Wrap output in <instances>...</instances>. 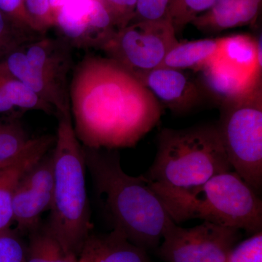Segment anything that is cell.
Wrapping results in <instances>:
<instances>
[{
    "label": "cell",
    "mask_w": 262,
    "mask_h": 262,
    "mask_svg": "<svg viewBox=\"0 0 262 262\" xmlns=\"http://www.w3.org/2000/svg\"><path fill=\"white\" fill-rule=\"evenodd\" d=\"M76 135L86 147H133L160 121L163 106L141 81L116 61L84 56L69 84Z\"/></svg>",
    "instance_id": "1"
},
{
    "label": "cell",
    "mask_w": 262,
    "mask_h": 262,
    "mask_svg": "<svg viewBox=\"0 0 262 262\" xmlns=\"http://www.w3.org/2000/svg\"><path fill=\"white\" fill-rule=\"evenodd\" d=\"M83 147L95 192L113 230L146 251L158 248L176 223L145 177L125 173L117 151Z\"/></svg>",
    "instance_id": "2"
},
{
    "label": "cell",
    "mask_w": 262,
    "mask_h": 262,
    "mask_svg": "<svg viewBox=\"0 0 262 262\" xmlns=\"http://www.w3.org/2000/svg\"><path fill=\"white\" fill-rule=\"evenodd\" d=\"M217 124L164 128L154 162L144 176L164 206L232 170Z\"/></svg>",
    "instance_id": "3"
},
{
    "label": "cell",
    "mask_w": 262,
    "mask_h": 262,
    "mask_svg": "<svg viewBox=\"0 0 262 262\" xmlns=\"http://www.w3.org/2000/svg\"><path fill=\"white\" fill-rule=\"evenodd\" d=\"M56 117L58 129L52 150L54 188L46 224L62 246L78 256L93 228L86 189L87 166L83 145L76 135L70 110Z\"/></svg>",
    "instance_id": "4"
},
{
    "label": "cell",
    "mask_w": 262,
    "mask_h": 262,
    "mask_svg": "<svg viewBox=\"0 0 262 262\" xmlns=\"http://www.w3.org/2000/svg\"><path fill=\"white\" fill-rule=\"evenodd\" d=\"M165 207L176 224L200 219L251 235L261 232V200L234 170L212 177Z\"/></svg>",
    "instance_id": "5"
},
{
    "label": "cell",
    "mask_w": 262,
    "mask_h": 262,
    "mask_svg": "<svg viewBox=\"0 0 262 262\" xmlns=\"http://www.w3.org/2000/svg\"><path fill=\"white\" fill-rule=\"evenodd\" d=\"M72 48L61 37L42 35L12 52L0 64L51 105L56 116L70 110L69 75L73 69Z\"/></svg>",
    "instance_id": "6"
},
{
    "label": "cell",
    "mask_w": 262,
    "mask_h": 262,
    "mask_svg": "<svg viewBox=\"0 0 262 262\" xmlns=\"http://www.w3.org/2000/svg\"><path fill=\"white\" fill-rule=\"evenodd\" d=\"M217 123L231 167L258 193L262 187V85L222 103Z\"/></svg>",
    "instance_id": "7"
},
{
    "label": "cell",
    "mask_w": 262,
    "mask_h": 262,
    "mask_svg": "<svg viewBox=\"0 0 262 262\" xmlns=\"http://www.w3.org/2000/svg\"><path fill=\"white\" fill-rule=\"evenodd\" d=\"M179 42L170 19L165 18L133 22L117 29L100 50L139 80L161 67L168 52Z\"/></svg>",
    "instance_id": "8"
},
{
    "label": "cell",
    "mask_w": 262,
    "mask_h": 262,
    "mask_svg": "<svg viewBox=\"0 0 262 262\" xmlns=\"http://www.w3.org/2000/svg\"><path fill=\"white\" fill-rule=\"evenodd\" d=\"M241 230L203 221L190 228L172 226L158 246L165 262H226Z\"/></svg>",
    "instance_id": "9"
},
{
    "label": "cell",
    "mask_w": 262,
    "mask_h": 262,
    "mask_svg": "<svg viewBox=\"0 0 262 262\" xmlns=\"http://www.w3.org/2000/svg\"><path fill=\"white\" fill-rule=\"evenodd\" d=\"M55 19L60 37L72 48L100 50L116 30L101 0H67Z\"/></svg>",
    "instance_id": "10"
},
{
    "label": "cell",
    "mask_w": 262,
    "mask_h": 262,
    "mask_svg": "<svg viewBox=\"0 0 262 262\" xmlns=\"http://www.w3.org/2000/svg\"><path fill=\"white\" fill-rule=\"evenodd\" d=\"M54 188L53 154L48 152L20 179L13 198V222L20 234H29L50 211Z\"/></svg>",
    "instance_id": "11"
},
{
    "label": "cell",
    "mask_w": 262,
    "mask_h": 262,
    "mask_svg": "<svg viewBox=\"0 0 262 262\" xmlns=\"http://www.w3.org/2000/svg\"><path fill=\"white\" fill-rule=\"evenodd\" d=\"M139 81L162 106L178 115L198 107L207 98L199 81L194 80L185 71L161 66L147 72Z\"/></svg>",
    "instance_id": "12"
},
{
    "label": "cell",
    "mask_w": 262,
    "mask_h": 262,
    "mask_svg": "<svg viewBox=\"0 0 262 262\" xmlns=\"http://www.w3.org/2000/svg\"><path fill=\"white\" fill-rule=\"evenodd\" d=\"M55 141L56 136L51 135L32 138L16 161L0 169V232L10 228L13 223V198L19 180L27 170L47 154L54 145Z\"/></svg>",
    "instance_id": "13"
},
{
    "label": "cell",
    "mask_w": 262,
    "mask_h": 262,
    "mask_svg": "<svg viewBox=\"0 0 262 262\" xmlns=\"http://www.w3.org/2000/svg\"><path fill=\"white\" fill-rule=\"evenodd\" d=\"M200 81L207 97L219 106L246 94L261 84V78H255L236 70L215 57L200 72Z\"/></svg>",
    "instance_id": "14"
},
{
    "label": "cell",
    "mask_w": 262,
    "mask_h": 262,
    "mask_svg": "<svg viewBox=\"0 0 262 262\" xmlns=\"http://www.w3.org/2000/svg\"><path fill=\"white\" fill-rule=\"evenodd\" d=\"M262 0H217L191 24L206 34L253 25L261 11Z\"/></svg>",
    "instance_id": "15"
},
{
    "label": "cell",
    "mask_w": 262,
    "mask_h": 262,
    "mask_svg": "<svg viewBox=\"0 0 262 262\" xmlns=\"http://www.w3.org/2000/svg\"><path fill=\"white\" fill-rule=\"evenodd\" d=\"M78 262H151L145 250L127 241L122 234L91 233L78 256Z\"/></svg>",
    "instance_id": "16"
},
{
    "label": "cell",
    "mask_w": 262,
    "mask_h": 262,
    "mask_svg": "<svg viewBox=\"0 0 262 262\" xmlns=\"http://www.w3.org/2000/svg\"><path fill=\"white\" fill-rule=\"evenodd\" d=\"M261 34H247L220 37V46L214 56L246 75L261 78Z\"/></svg>",
    "instance_id": "17"
},
{
    "label": "cell",
    "mask_w": 262,
    "mask_h": 262,
    "mask_svg": "<svg viewBox=\"0 0 262 262\" xmlns=\"http://www.w3.org/2000/svg\"><path fill=\"white\" fill-rule=\"evenodd\" d=\"M220 37L179 42L170 51L162 67L200 72L219 51Z\"/></svg>",
    "instance_id": "18"
},
{
    "label": "cell",
    "mask_w": 262,
    "mask_h": 262,
    "mask_svg": "<svg viewBox=\"0 0 262 262\" xmlns=\"http://www.w3.org/2000/svg\"><path fill=\"white\" fill-rule=\"evenodd\" d=\"M27 262H78V256L67 251L41 222L29 232Z\"/></svg>",
    "instance_id": "19"
},
{
    "label": "cell",
    "mask_w": 262,
    "mask_h": 262,
    "mask_svg": "<svg viewBox=\"0 0 262 262\" xmlns=\"http://www.w3.org/2000/svg\"><path fill=\"white\" fill-rule=\"evenodd\" d=\"M32 139L19 117H0V169L16 161Z\"/></svg>",
    "instance_id": "20"
},
{
    "label": "cell",
    "mask_w": 262,
    "mask_h": 262,
    "mask_svg": "<svg viewBox=\"0 0 262 262\" xmlns=\"http://www.w3.org/2000/svg\"><path fill=\"white\" fill-rule=\"evenodd\" d=\"M0 87L7 98L18 111L38 110L48 115H56L54 108L43 101L32 90L13 77L0 64Z\"/></svg>",
    "instance_id": "21"
},
{
    "label": "cell",
    "mask_w": 262,
    "mask_h": 262,
    "mask_svg": "<svg viewBox=\"0 0 262 262\" xmlns=\"http://www.w3.org/2000/svg\"><path fill=\"white\" fill-rule=\"evenodd\" d=\"M42 35L0 11V62L12 52Z\"/></svg>",
    "instance_id": "22"
},
{
    "label": "cell",
    "mask_w": 262,
    "mask_h": 262,
    "mask_svg": "<svg viewBox=\"0 0 262 262\" xmlns=\"http://www.w3.org/2000/svg\"><path fill=\"white\" fill-rule=\"evenodd\" d=\"M217 0H170L168 16L177 35L198 15L207 11Z\"/></svg>",
    "instance_id": "23"
},
{
    "label": "cell",
    "mask_w": 262,
    "mask_h": 262,
    "mask_svg": "<svg viewBox=\"0 0 262 262\" xmlns=\"http://www.w3.org/2000/svg\"><path fill=\"white\" fill-rule=\"evenodd\" d=\"M0 262H27V244L18 231L0 232Z\"/></svg>",
    "instance_id": "24"
},
{
    "label": "cell",
    "mask_w": 262,
    "mask_h": 262,
    "mask_svg": "<svg viewBox=\"0 0 262 262\" xmlns=\"http://www.w3.org/2000/svg\"><path fill=\"white\" fill-rule=\"evenodd\" d=\"M24 3L35 30L46 35L48 29L56 25L49 0H24Z\"/></svg>",
    "instance_id": "25"
},
{
    "label": "cell",
    "mask_w": 262,
    "mask_h": 262,
    "mask_svg": "<svg viewBox=\"0 0 262 262\" xmlns=\"http://www.w3.org/2000/svg\"><path fill=\"white\" fill-rule=\"evenodd\" d=\"M226 262H262V232L235 245Z\"/></svg>",
    "instance_id": "26"
},
{
    "label": "cell",
    "mask_w": 262,
    "mask_h": 262,
    "mask_svg": "<svg viewBox=\"0 0 262 262\" xmlns=\"http://www.w3.org/2000/svg\"><path fill=\"white\" fill-rule=\"evenodd\" d=\"M169 4L170 0H137L135 13L130 23L169 18Z\"/></svg>",
    "instance_id": "27"
},
{
    "label": "cell",
    "mask_w": 262,
    "mask_h": 262,
    "mask_svg": "<svg viewBox=\"0 0 262 262\" xmlns=\"http://www.w3.org/2000/svg\"><path fill=\"white\" fill-rule=\"evenodd\" d=\"M111 17L114 27L120 29L130 23L137 0H101Z\"/></svg>",
    "instance_id": "28"
},
{
    "label": "cell",
    "mask_w": 262,
    "mask_h": 262,
    "mask_svg": "<svg viewBox=\"0 0 262 262\" xmlns=\"http://www.w3.org/2000/svg\"><path fill=\"white\" fill-rule=\"evenodd\" d=\"M0 11L12 20L36 31L26 10L24 0H0Z\"/></svg>",
    "instance_id": "29"
},
{
    "label": "cell",
    "mask_w": 262,
    "mask_h": 262,
    "mask_svg": "<svg viewBox=\"0 0 262 262\" xmlns=\"http://www.w3.org/2000/svg\"><path fill=\"white\" fill-rule=\"evenodd\" d=\"M20 114V112L18 111L10 103L4 91L0 87V115L19 117Z\"/></svg>",
    "instance_id": "30"
},
{
    "label": "cell",
    "mask_w": 262,
    "mask_h": 262,
    "mask_svg": "<svg viewBox=\"0 0 262 262\" xmlns=\"http://www.w3.org/2000/svg\"><path fill=\"white\" fill-rule=\"evenodd\" d=\"M67 1V0H49L52 13H53L54 18H56V13L64 5ZM55 20H56V19H55Z\"/></svg>",
    "instance_id": "31"
}]
</instances>
